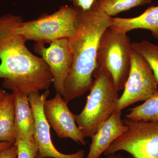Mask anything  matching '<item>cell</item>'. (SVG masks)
Instances as JSON below:
<instances>
[{
    "label": "cell",
    "mask_w": 158,
    "mask_h": 158,
    "mask_svg": "<svg viewBox=\"0 0 158 158\" xmlns=\"http://www.w3.org/2000/svg\"><path fill=\"white\" fill-rule=\"evenodd\" d=\"M23 22L20 15L0 16V79L4 88L29 95L49 89L54 79L45 61L29 50L17 33Z\"/></svg>",
    "instance_id": "1"
},
{
    "label": "cell",
    "mask_w": 158,
    "mask_h": 158,
    "mask_svg": "<svg viewBox=\"0 0 158 158\" xmlns=\"http://www.w3.org/2000/svg\"><path fill=\"white\" fill-rule=\"evenodd\" d=\"M74 34L68 39L73 55L72 66L65 82L63 99L68 103L90 90L96 68L100 40L110 27L112 17L95 0L90 9H77Z\"/></svg>",
    "instance_id": "2"
},
{
    "label": "cell",
    "mask_w": 158,
    "mask_h": 158,
    "mask_svg": "<svg viewBox=\"0 0 158 158\" xmlns=\"http://www.w3.org/2000/svg\"><path fill=\"white\" fill-rule=\"evenodd\" d=\"M87 102L77 115L76 123L85 138H91L116 111L119 98L111 73L103 67H96Z\"/></svg>",
    "instance_id": "3"
},
{
    "label": "cell",
    "mask_w": 158,
    "mask_h": 158,
    "mask_svg": "<svg viewBox=\"0 0 158 158\" xmlns=\"http://www.w3.org/2000/svg\"><path fill=\"white\" fill-rule=\"evenodd\" d=\"M132 43L127 33L109 27L100 40L96 67L111 73L118 91L123 90L131 68Z\"/></svg>",
    "instance_id": "4"
},
{
    "label": "cell",
    "mask_w": 158,
    "mask_h": 158,
    "mask_svg": "<svg viewBox=\"0 0 158 158\" xmlns=\"http://www.w3.org/2000/svg\"><path fill=\"white\" fill-rule=\"evenodd\" d=\"M78 13L75 7L62 6L52 14L44 13L37 19L23 21L17 32L26 41L44 44L56 40L68 39L75 31Z\"/></svg>",
    "instance_id": "5"
},
{
    "label": "cell",
    "mask_w": 158,
    "mask_h": 158,
    "mask_svg": "<svg viewBox=\"0 0 158 158\" xmlns=\"http://www.w3.org/2000/svg\"><path fill=\"white\" fill-rule=\"evenodd\" d=\"M127 131L113 141L104 152L107 156L119 151L133 158H158V122L135 121L125 118Z\"/></svg>",
    "instance_id": "6"
},
{
    "label": "cell",
    "mask_w": 158,
    "mask_h": 158,
    "mask_svg": "<svg viewBox=\"0 0 158 158\" xmlns=\"http://www.w3.org/2000/svg\"><path fill=\"white\" fill-rule=\"evenodd\" d=\"M158 85L148 62L133 49L131 70L123 93L117 101L116 111H122L133 104L145 101L157 91Z\"/></svg>",
    "instance_id": "7"
},
{
    "label": "cell",
    "mask_w": 158,
    "mask_h": 158,
    "mask_svg": "<svg viewBox=\"0 0 158 158\" xmlns=\"http://www.w3.org/2000/svg\"><path fill=\"white\" fill-rule=\"evenodd\" d=\"M50 93V91L47 89L42 94L40 92H33L29 94V102L34 114V137L38 148L37 155L41 158H85V150H80L71 154H65L60 152L54 146L51 139L50 126L47 120L44 111V102Z\"/></svg>",
    "instance_id": "8"
},
{
    "label": "cell",
    "mask_w": 158,
    "mask_h": 158,
    "mask_svg": "<svg viewBox=\"0 0 158 158\" xmlns=\"http://www.w3.org/2000/svg\"><path fill=\"white\" fill-rule=\"evenodd\" d=\"M33 48L49 67L56 93L63 96L65 82L73 62V55L68 39L56 40L51 42L48 48L44 44L35 43Z\"/></svg>",
    "instance_id": "9"
},
{
    "label": "cell",
    "mask_w": 158,
    "mask_h": 158,
    "mask_svg": "<svg viewBox=\"0 0 158 158\" xmlns=\"http://www.w3.org/2000/svg\"><path fill=\"white\" fill-rule=\"evenodd\" d=\"M67 104L59 93L56 94L53 98L47 99L44 106L47 120L59 138H70L86 145L85 137L77 124V115L72 113Z\"/></svg>",
    "instance_id": "10"
},
{
    "label": "cell",
    "mask_w": 158,
    "mask_h": 158,
    "mask_svg": "<svg viewBox=\"0 0 158 158\" xmlns=\"http://www.w3.org/2000/svg\"><path fill=\"white\" fill-rule=\"evenodd\" d=\"M122 111H115L99 128L92 137L90 150L86 158H99L113 141L128 130L123 123Z\"/></svg>",
    "instance_id": "11"
},
{
    "label": "cell",
    "mask_w": 158,
    "mask_h": 158,
    "mask_svg": "<svg viewBox=\"0 0 158 158\" xmlns=\"http://www.w3.org/2000/svg\"><path fill=\"white\" fill-rule=\"evenodd\" d=\"M15 108V125L16 140L17 138H34V114L29 102V95L12 91Z\"/></svg>",
    "instance_id": "12"
},
{
    "label": "cell",
    "mask_w": 158,
    "mask_h": 158,
    "mask_svg": "<svg viewBox=\"0 0 158 158\" xmlns=\"http://www.w3.org/2000/svg\"><path fill=\"white\" fill-rule=\"evenodd\" d=\"M110 27L125 33L135 29L148 30L151 31L155 38L158 39V6H150L137 17H112Z\"/></svg>",
    "instance_id": "13"
},
{
    "label": "cell",
    "mask_w": 158,
    "mask_h": 158,
    "mask_svg": "<svg viewBox=\"0 0 158 158\" xmlns=\"http://www.w3.org/2000/svg\"><path fill=\"white\" fill-rule=\"evenodd\" d=\"M15 108L12 93L7 94L0 100V144L3 142L15 144Z\"/></svg>",
    "instance_id": "14"
},
{
    "label": "cell",
    "mask_w": 158,
    "mask_h": 158,
    "mask_svg": "<svg viewBox=\"0 0 158 158\" xmlns=\"http://www.w3.org/2000/svg\"><path fill=\"white\" fill-rule=\"evenodd\" d=\"M125 118L135 121L158 122V89L142 104L131 109Z\"/></svg>",
    "instance_id": "15"
},
{
    "label": "cell",
    "mask_w": 158,
    "mask_h": 158,
    "mask_svg": "<svg viewBox=\"0 0 158 158\" xmlns=\"http://www.w3.org/2000/svg\"><path fill=\"white\" fill-rule=\"evenodd\" d=\"M104 11L110 16H115L132 8L151 4L152 0H97Z\"/></svg>",
    "instance_id": "16"
},
{
    "label": "cell",
    "mask_w": 158,
    "mask_h": 158,
    "mask_svg": "<svg viewBox=\"0 0 158 158\" xmlns=\"http://www.w3.org/2000/svg\"><path fill=\"white\" fill-rule=\"evenodd\" d=\"M131 44L133 49L141 55L148 62L158 83V46L147 40Z\"/></svg>",
    "instance_id": "17"
},
{
    "label": "cell",
    "mask_w": 158,
    "mask_h": 158,
    "mask_svg": "<svg viewBox=\"0 0 158 158\" xmlns=\"http://www.w3.org/2000/svg\"><path fill=\"white\" fill-rule=\"evenodd\" d=\"M15 144L17 147V158H36L38 148L34 138H17Z\"/></svg>",
    "instance_id": "18"
},
{
    "label": "cell",
    "mask_w": 158,
    "mask_h": 158,
    "mask_svg": "<svg viewBox=\"0 0 158 158\" xmlns=\"http://www.w3.org/2000/svg\"><path fill=\"white\" fill-rule=\"evenodd\" d=\"M17 147L15 144L0 150V158H17Z\"/></svg>",
    "instance_id": "19"
},
{
    "label": "cell",
    "mask_w": 158,
    "mask_h": 158,
    "mask_svg": "<svg viewBox=\"0 0 158 158\" xmlns=\"http://www.w3.org/2000/svg\"><path fill=\"white\" fill-rule=\"evenodd\" d=\"M73 4L74 7L86 11L90 9L95 0H69Z\"/></svg>",
    "instance_id": "20"
},
{
    "label": "cell",
    "mask_w": 158,
    "mask_h": 158,
    "mask_svg": "<svg viewBox=\"0 0 158 158\" xmlns=\"http://www.w3.org/2000/svg\"><path fill=\"white\" fill-rule=\"evenodd\" d=\"M36 158H52L50 157H44L41 158L39 157V156L37 155ZM106 158H133V157H130L124 156L120 154L119 153H114L110 155L107 156Z\"/></svg>",
    "instance_id": "21"
},
{
    "label": "cell",
    "mask_w": 158,
    "mask_h": 158,
    "mask_svg": "<svg viewBox=\"0 0 158 158\" xmlns=\"http://www.w3.org/2000/svg\"><path fill=\"white\" fill-rule=\"evenodd\" d=\"M12 145H13V144H10V143H7V142H2L1 144H0V150H1L3 149H4V148H6L10 147V146H11Z\"/></svg>",
    "instance_id": "22"
},
{
    "label": "cell",
    "mask_w": 158,
    "mask_h": 158,
    "mask_svg": "<svg viewBox=\"0 0 158 158\" xmlns=\"http://www.w3.org/2000/svg\"><path fill=\"white\" fill-rule=\"evenodd\" d=\"M7 94V93H6V92H5L4 90L0 89V100L2 99L6 96Z\"/></svg>",
    "instance_id": "23"
}]
</instances>
